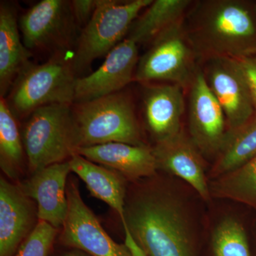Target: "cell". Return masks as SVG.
<instances>
[{
	"label": "cell",
	"mask_w": 256,
	"mask_h": 256,
	"mask_svg": "<svg viewBox=\"0 0 256 256\" xmlns=\"http://www.w3.org/2000/svg\"><path fill=\"white\" fill-rule=\"evenodd\" d=\"M188 220L180 202L158 184L126 197V226L146 256H201Z\"/></svg>",
	"instance_id": "6da1fadb"
},
{
	"label": "cell",
	"mask_w": 256,
	"mask_h": 256,
	"mask_svg": "<svg viewBox=\"0 0 256 256\" xmlns=\"http://www.w3.org/2000/svg\"><path fill=\"white\" fill-rule=\"evenodd\" d=\"M184 30L197 60H238L256 53V10L242 0L192 3Z\"/></svg>",
	"instance_id": "7a4b0ae2"
},
{
	"label": "cell",
	"mask_w": 256,
	"mask_h": 256,
	"mask_svg": "<svg viewBox=\"0 0 256 256\" xmlns=\"http://www.w3.org/2000/svg\"><path fill=\"white\" fill-rule=\"evenodd\" d=\"M78 148L110 142L146 144L132 101L120 92L72 108Z\"/></svg>",
	"instance_id": "3957f363"
},
{
	"label": "cell",
	"mask_w": 256,
	"mask_h": 256,
	"mask_svg": "<svg viewBox=\"0 0 256 256\" xmlns=\"http://www.w3.org/2000/svg\"><path fill=\"white\" fill-rule=\"evenodd\" d=\"M22 139L32 173L68 161L78 149L72 105L52 104L33 111Z\"/></svg>",
	"instance_id": "277c9868"
},
{
	"label": "cell",
	"mask_w": 256,
	"mask_h": 256,
	"mask_svg": "<svg viewBox=\"0 0 256 256\" xmlns=\"http://www.w3.org/2000/svg\"><path fill=\"white\" fill-rule=\"evenodd\" d=\"M73 58L58 54L41 64L30 62L21 70L6 100L16 118L52 104L72 105L75 99Z\"/></svg>",
	"instance_id": "5b68a950"
},
{
	"label": "cell",
	"mask_w": 256,
	"mask_h": 256,
	"mask_svg": "<svg viewBox=\"0 0 256 256\" xmlns=\"http://www.w3.org/2000/svg\"><path fill=\"white\" fill-rule=\"evenodd\" d=\"M153 0H98V6L84 28L73 58L75 74L88 68L96 58L108 54L128 36L131 25L140 12Z\"/></svg>",
	"instance_id": "8992f818"
},
{
	"label": "cell",
	"mask_w": 256,
	"mask_h": 256,
	"mask_svg": "<svg viewBox=\"0 0 256 256\" xmlns=\"http://www.w3.org/2000/svg\"><path fill=\"white\" fill-rule=\"evenodd\" d=\"M183 22L163 32L151 42L149 50L138 62L134 82L142 84L169 82L184 90L190 88L200 67Z\"/></svg>",
	"instance_id": "52a82bcc"
},
{
	"label": "cell",
	"mask_w": 256,
	"mask_h": 256,
	"mask_svg": "<svg viewBox=\"0 0 256 256\" xmlns=\"http://www.w3.org/2000/svg\"><path fill=\"white\" fill-rule=\"evenodd\" d=\"M66 194L68 214L56 239L60 246L79 249L92 256H132L124 244H118L106 233L82 200L78 182L70 176Z\"/></svg>",
	"instance_id": "ba28073f"
},
{
	"label": "cell",
	"mask_w": 256,
	"mask_h": 256,
	"mask_svg": "<svg viewBox=\"0 0 256 256\" xmlns=\"http://www.w3.org/2000/svg\"><path fill=\"white\" fill-rule=\"evenodd\" d=\"M207 84L223 110L228 130H234L256 114L252 90L236 60L214 58L203 62Z\"/></svg>",
	"instance_id": "9c48e42d"
},
{
	"label": "cell",
	"mask_w": 256,
	"mask_h": 256,
	"mask_svg": "<svg viewBox=\"0 0 256 256\" xmlns=\"http://www.w3.org/2000/svg\"><path fill=\"white\" fill-rule=\"evenodd\" d=\"M190 137L202 156H218L228 132L223 110L198 68L190 88Z\"/></svg>",
	"instance_id": "30bf717a"
},
{
	"label": "cell",
	"mask_w": 256,
	"mask_h": 256,
	"mask_svg": "<svg viewBox=\"0 0 256 256\" xmlns=\"http://www.w3.org/2000/svg\"><path fill=\"white\" fill-rule=\"evenodd\" d=\"M74 20L68 2L42 0L20 18L24 44L28 50L64 48L72 36Z\"/></svg>",
	"instance_id": "8fae6325"
},
{
	"label": "cell",
	"mask_w": 256,
	"mask_h": 256,
	"mask_svg": "<svg viewBox=\"0 0 256 256\" xmlns=\"http://www.w3.org/2000/svg\"><path fill=\"white\" fill-rule=\"evenodd\" d=\"M139 60L137 44L124 38L106 56L104 63L94 73L76 78L74 102H87L121 92L134 82Z\"/></svg>",
	"instance_id": "7c38bea8"
},
{
	"label": "cell",
	"mask_w": 256,
	"mask_h": 256,
	"mask_svg": "<svg viewBox=\"0 0 256 256\" xmlns=\"http://www.w3.org/2000/svg\"><path fill=\"white\" fill-rule=\"evenodd\" d=\"M38 222L36 202L20 184L0 178V256H15Z\"/></svg>",
	"instance_id": "4fadbf2b"
},
{
	"label": "cell",
	"mask_w": 256,
	"mask_h": 256,
	"mask_svg": "<svg viewBox=\"0 0 256 256\" xmlns=\"http://www.w3.org/2000/svg\"><path fill=\"white\" fill-rule=\"evenodd\" d=\"M69 162L72 172L85 182L90 194L106 202L118 214L124 230V244L132 256H144L126 226L127 180L117 172L92 162L78 154H74Z\"/></svg>",
	"instance_id": "5bb4252c"
},
{
	"label": "cell",
	"mask_w": 256,
	"mask_h": 256,
	"mask_svg": "<svg viewBox=\"0 0 256 256\" xmlns=\"http://www.w3.org/2000/svg\"><path fill=\"white\" fill-rule=\"evenodd\" d=\"M72 172L68 161L50 165L32 173L20 184L26 196L36 202L38 220L60 230L68 214L66 188Z\"/></svg>",
	"instance_id": "9a60e30c"
},
{
	"label": "cell",
	"mask_w": 256,
	"mask_h": 256,
	"mask_svg": "<svg viewBox=\"0 0 256 256\" xmlns=\"http://www.w3.org/2000/svg\"><path fill=\"white\" fill-rule=\"evenodd\" d=\"M158 169L176 175L194 188L204 200H210L203 156L183 130L152 146Z\"/></svg>",
	"instance_id": "2e32d148"
},
{
	"label": "cell",
	"mask_w": 256,
	"mask_h": 256,
	"mask_svg": "<svg viewBox=\"0 0 256 256\" xmlns=\"http://www.w3.org/2000/svg\"><path fill=\"white\" fill-rule=\"evenodd\" d=\"M143 114L146 129L156 143L182 130L184 89L173 84H144Z\"/></svg>",
	"instance_id": "e0dca14e"
},
{
	"label": "cell",
	"mask_w": 256,
	"mask_h": 256,
	"mask_svg": "<svg viewBox=\"0 0 256 256\" xmlns=\"http://www.w3.org/2000/svg\"><path fill=\"white\" fill-rule=\"evenodd\" d=\"M77 154L117 172L127 181L153 178L158 170L152 148L146 144L106 143L78 148Z\"/></svg>",
	"instance_id": "ac0fdd59"
},
{
	"label": "cell",
	"mask_w": 256,
	"mask_h": 256,
	"mask_svg": "<svg viewBox=\"0 0 256 256\" xmlns=\"http://www.w3.org/2000/svg\"><path fill=\"white\" fill-rule=\"evenodd\" d=\"M16 10L0 5V94L4 98L21 70L30 63L31 52L22 42Z\"/></svg>",
	"instance_id": "d6986e66"
},
{
	"label": "cell",
	"mask_w": 256,
	"mask_h": 256,
	"mask_svg": "<svg viewBox=\"0 0 256 256\" xmlns=\"http://www.w3.org/2000/svg\"><path fill=\"white\" fill-rule=\"evenodd\" d=\"M193 1L156 0L131 25L127 38L137 44H150L163 32L182 23Z\"/></svg>",
	"instance_id": "ffe728a7"
},
{
	"label": "cell",
	"mask_w": 256,
	"mask_h": 256,
	"mask_svg": "<svg viewBox=\"0 0 256 256\" xmlns=\"http://www.w3.org/2000/svg\"><path fill=\"white\" fill-rule=\"evenodd\" d=\"M256 156V114L246 124L228 130L210 178H217L242 168Z\"/></svg>",
	"instance_id": "44dd1931"
},
{
	"label": "cell",
	"mask_w": 256,
	"mask_h": 256,
	"mask_svg": "<svg viewBox=\"0 0 256 256\" xmlns=\"http://www.w3.org/2000/svg\"><path fill=\"white\" fill-rule=\"evenodd\" d=\"M22 139L16 118L4 98H0V166L8 178H18L22 165Z\"/></svg>",
	"instance_id": "7402d4cb"
},
{
	"label": "cell",
	"mask_w": 256,
	"mask_h": 256,
	"mask_svg": "<svg viewBox=\"0 0 256 256\" xmlns=\"http://www.w3.org/2000/svg\"><path fill=\"white\" fill-rule=\"evenodd\" d=\"M210 188V196L256 208V156L242 168L215 178Z\"/></svg>",
	"instance_id": "603a6c76"
},
{
	"label": "cell",
	"mask_w": 256,
	"mask_h": 256,
	"mask_svg": "<svg viewBox=\"0 0 256 256\" xmlns=\"http://www.w3.org/2000/svg\"><path fill=\"white\" fill-rule=\"evenodd\" d=\"M205 256H252L242 224L230 217L222 220L212 233Z\"/></svg>",
	"instance_id": "cb8c5ba5"
},
{
	"label": "cell",
	"mask_w": 256,
	"mask_h": 256,
	"mask_svg": "<svg viewBox=\"0 0 256 256\" xmlns=\"http://www.w3.org/2000/svg\"><path fill=\"white\" fill-rule=\"evenodd\" d=\"M60 230L38 220L33 232L24 240L15 256H50Z\"/></svg>",
	"instance_id": "d4e9b609"
},
{
	"label": "cell",
	"mask_w": 256,
	"mask_h": 256,
	"mask_svg": "<svg viewBox=\"0 0 256 256\" xmlns=\"http://www.w3.org/2000/svg\"><path fill=\"white\" fill-rule=\"evenodd\" d=\"M70 4L74 20L86 25L97 8L98 0H74Z\"/></svg>",
	"instance_id": "484cf974"
},
{
	"label": "cell",
	"mask_w": 256,
	"mask_h": 256,
	"mask_svg": "<svg viewBox=\"0 0 256 256\" xmlns=\"http://www.w3.org/2000/svg\"><path fill=\"white\" fill-rule=\"evenodd\" d=\"M236 60L250 87L256 108V53Z\"/></svg>",
	"instance_id": "4316f807"
},
{
	"label": "cell",
	"mask_w": 256,
	"mask_h": 256,
	"mask_svg": "<svg viewBox=\"0 0 256 256\" xmlns=\"http://www.w3.org/2000/svg\"><path fill=\"white\" fill-rule=\"evenodd\" d=\"M50 256H92L87 252L79 250V249L72 248H66L60 246V249L52 250Z\"/></svg>",
	"instance_id": "83f0119b"
},
{
	"label": "cell",
	"mask_w": 256,
	"mask_h": 256,
	"mask_svg": "<svg viewBox=\"0 0 256 256\" xmlns=\"http://www.w3.org/2000/svg\"></svg>",
	"instance_id": "f1b7e54d"
}]
</instances>
